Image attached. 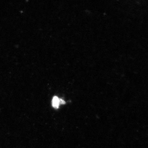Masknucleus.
I'll return each instance as SVG.
<instances>
[{
  "instance_id": "f257e3e1",
  "label": "nucleus",
  "mask_w": 148,
  "mask_h": 148,
  "mask_svg": "<svg viewBox=\"0 0 148 148\" xmlns=\"http://www.w3.org/2000/svg\"><path fill=\"white\" fill-rule=\"evenodd\" d=\"M60 103V99L57 96H54L52 101V106L53 108H58Z\"/></svg>"
}]
</instances>
